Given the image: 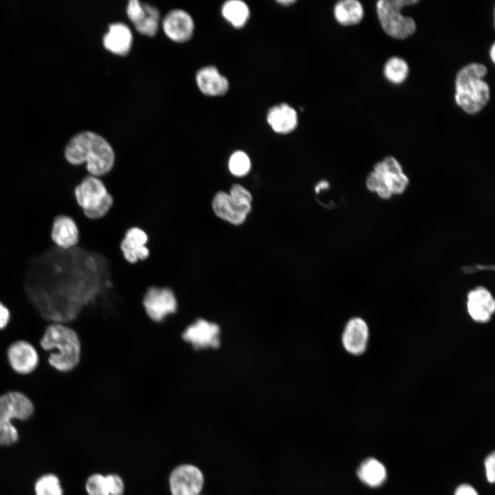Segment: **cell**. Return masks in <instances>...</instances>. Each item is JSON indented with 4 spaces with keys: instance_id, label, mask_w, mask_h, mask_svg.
I'll list each match as a JSON object with an SVG mask.
<instances>
[{
    "instance_id": "cell-17",
    "label": "cell",
    "mask_w": 495,
    "mask_h": 495,
    "mask_svg": "<svg viewBox=\"0 0 495 495\" xmlns=\"http://www.w3.org/2000/svg\"><path fill=\"white\" fill-rule=\"evenodd\" d=\"M51 239L59 248L68 250L79 241V229L75 220L66 214L57 215L53 220Z\"/></svg>"
},
{
    "instance_id": "cell-26",
    "label": "cell",
    "mask_w": 495,
    "mask_h": 495,
    "mask_svg": "<svg viewBox=\"0 0 495 495\" xmlns=\"http://www.w3.org/2000/svg\"><path fill=\"white\" fill-rule=\"evenodd\" d=\"M36 495H63L58 478L52 474L40 477L35 484Z\"/></svg>"
},
{
    "instance_id": "cell-32",
    "label": "cell",
    "mask_w": 495,
    "mask_h": 495,
    "mask_svg": "<svg viewBox=\"0 0 495 495\" xmlns=\"http://www.w3.org/2000/svg\"><path fill=\"white\" fill-rule=\"evenodd\" d=\"M495 455L492 452L485 460V474L487 481L493 483L495 479Z\"/></svg>"
},
{
    "instance_id": "cell-14",
    "label": "cell",
    "mask_w": 495,
    "mask_h": 495,
    "mask_svg": "<svg viewBox=\"0 0 495 495\" xmlns=\"http://www.w3.org/2000/svg\"><path fill=\"white\" fill-rule=\"evenodd\" d=\"M466 308L468 315L475 322H488L495 312V300L486 287L477 286L467 294Z\"/></svg>"
},
{
    "instance_id": "cell-5",
    "label": "cell",
    "mask_w": 495,
    "mask_h": 495,
    "mask_svg": "<svg viewBox=\"0 0 495 495\" xmlns=\"http://www.w3.org/2000/svg\"><path fill=\"white\" fill-rule=\"evenodd\" d=\"M408 184V177L403 172L402 165L393 156H387L377 162L366 179L368 190L383 199L402 194Z\"/></svg>"
},
{
    "instance_id": "cell-24",
    "label": "cell",
    "mask_w": 495,
    "mask_h": 495,
    "mask_svg": "<svg viewBox=\"0 0 495 495\" xmlns=\"http://www.w3.org/2000/svg\"><path fill=\"white\" fill-rule=\"evenodd\" d=\"M408 63L400 57L393 56L384 65V76L389 82L393 84L402 83L408 77Z\"/></svg>"
},
{
    "instance_id": "cell-8",
    "label": "cell",
    "mask_w": 495,
    "mask_h": 495,
    "mask_svg": "<svg viewBox=\"0 0 495 495\" xmlns=\"http://www.w3.org/2000/svg\"><path fill=\"white\" fill-rule=\"evenodd\" d=\"M6 358L10 369L16 375L25 376L34 373L40 364L37 348L25 340H16L6 349Z\"/></svg>"
},
{
    "instance_id": "cell-21",
    "label": "cell",
    "mask_w": 495,
    "mask_h": 495,
    "mask_svg": "<svg viewBox=\"0 0 495 495\" xmlns=\"http://www.w3.org/2000/svg\"><path fill=\"white\" fill-rule=\"evenodd\" d=\"M364 8L357 0H342L334 6L333 14L340 24L349 26L361 22L364 17Z\"/></svg>"
},
{
    "instance_id": "cell-4",
    "label": "cell",
    "mask_w": 495,
    "mask_h": 495,
    "mask_svg": "<svg viewBox=\"0 0 495 495\" xmlns=\"http://www.w3.org/2000/svg\"><path fill=\"white\" fill-rule=\"evenodd\" d=\"M74 197L85 217L93 221L104 218L114 205V197L101 178L87 174L75 186Z\"/></svg>"
},
{
    "instance_id": "cell-3",
    "label": "cell",
    "mask_w": 495,
    "mask_h": 495,
    "mask_svg": "<svg viewBox=\"0 0 495 495\" xmlns=\"http://www.w3.org/2000/svg\"><path fill=\"white\" fill-rule=\"evenodd\" d=\"M487 69L483 64L472 63L463 67L455 78L454 100L468 114L481 111L488 103L490 89L484 80Z\"/></svg>"
},
{
    "instance_id": "cell-33",
    "label": "cell",
    "mask_w": 495,
    "mask_h": 495,
    "mask_svg": "<svg viewBox=\"0 0 495 495\" xmlns=\"http://www.w3.org/2000/svg\"><path fill=\"white\" fill-rule=\"evenodd\" d=\"M10 320V310L0 300V331H3L8 327Z\"/></svg>"
},
{
    "instance_id": "cell-9",
    "label": "cell",
    "mask_w": 495,
    "mask_h": 495,
    "mask_svg": "<svg viewBox=\"0 0 495 495\" xmlns=\"http://www.w3.org/2000/svg\"><path fill=\"white\" fill-rule=\"evenodd\" d=\"M142 304L148 318L155 322H160L167 316L175 314L178 307L174 292L168 287L148 288Z\"/></svg>"
},
{
    "instance_id": "cell-28",
    "label": "cell",
    "mask_w": 495,
    "mask_h": 495,
    "mask_svg": "<svg viewBox=\"0 0 495 495\" xmlns=\"http://www.w3.org/2000/svg\"><path fill=\"white\" fill-rule=\"evenodd\" d=\"M85 487L89 495H109L105 476L102 474H94L89 476Z\"/></svg>"
},
{
    "instance_id": "cell-16",
    "label": "cell",
    "mask_w": 495,
    "mask_h": 495,
    "mask_svg": "<svg viewBox=\"0 0 495 495\" xmlns=\"http://www.w3.org/2000/svg\"><path fill=\"white\" fill-rule=\"evenodd\" d=\"M368 340L369 328L366 322L360 317L351 318L342 334V344L345 351L353 355H360L366 351Z\"/></svg>"
},
{
    "instance_id": "cell-19",
    "label": "cell",
    "mask_w": 495,
    "mask_h": 495,
    "mask_svg": "<svg viewBox=\"0 0 495 495\" xmlns=\"http://www.w3.org/2000/svg\"><path fill=\"white\" fill-rule=\"evenodd\" d=\"M102 43L104 48L111 53L125 56L131 50L133 34L126 24L113 23L109 25L108 31L103 36Z\"/></svg>"
},
{
    "instance_id": "cell-20",
    "label": "cell",
    "mask_w": 495,
    "mask_h": 495,
    "mask_svg": "<svg viewBox=\"0 0 495 495\" xmlns=\"http://www.w3.org/2000/svg\"><path fill=\"white\" fill-rule=\"evenodd\" d=\"M266 120L272 130L280 134L293 131L298 125L297 112L286 103L271 107L267 111Z\"/></svg>"
},
{
    "instance_id": "cell-34",
    "label": "cell",
    "mask_w": 495,
    "mask_h": 495,
    "mask_svg": "<svg viewBox=\"0 0 495 495\" xmlns=\"http://www.w3.org/2000/svg\"><path fill=\"white\" fill-rule=\"evenodd\" d=\"M454 495H478V494L470 485L462 484L456 488Z\"/></svg>"
},
{
    "instance_id": "cell-27",
    "label": "cell",
    "mask_w": 495,
    "mask_h": 495,
    "mask_svg": "<svg viewBox=\"0 0 495 495\" xmlns=\"http://www.w3.org/2000/svg\"><path fill=\"white\" fill-rule=\"evenodd\" d=\"M250 166L248 155L241 151L233 153L229 159V170L235 176L241 177L245 175L249 172Z\"/></svg>"
},
{
    "instance_id": "cell-31",
    "label": "cell",
    "mask_w": 495,
    "mask_h": 495,
    "mask_svg": "<svg viewBox=\"0 0 495 495\" xmlns=\"http://www.w3.org/2000/svg\"><path fill=\"white\" fill-rule=\"evenodd\" d=\"M109 495H122L124 492V483L117 474H108L105 476Z\"/></svg>"
},
{
    "instance_id": "cell-23",
    "label": "cell",
    "mask_w": 495,
    "mask_h": 495,
    "mask_svg": "<svg viewBox=\"0 0 495 495\" xmlns=\"http://www.w3.org/2000/svg\"><path fill=\"white\" fill-rule=\"evenodd\" d=\"M223 17L234 28L243 27L250 16L248 5L239 0H230L225 2L221 7Z\"/></svg>"
},
{
    "instance_id": "cell-2",
    "label": "cell",
    "mask_w": 495,
    "mask_h": 495,
    "mask_svg": "<svg viewBox=\"0 0 495 495\" xmlns=\"http://www.w3.org/2000/svg\"><path fill=\"white\" fill-rule=\"evenodd\" d=\"M39 347L46 353L48 365L57 372L68 373L80 364L82 344L78 333L61 322L49 323L38 340Z\"/></svg>"
},
{
    "instance_id": "cell-30",
    "label": "cell",
    "mask_w": 495,
    "mask_h": 495,
    "mask_svg": "<svg viewBox=\"0 0 495 495\" xmlns=\"http://www.w3.org/2000/svg\"><path fill=\"white\" fill-rule=\"evenodd\" d=\"M228 194L239 203L249 205L252 204V197L250 192L239 184H233Z\"/></svg>"
},
{
    "instance_id": "cell-22",
    "label": "cell",
    "mask_w": 495,
    "mask_h": 495,
    "mask_svg": "<svg viewBox=\"0 0 495 495\" xmlns=\"http://www.w3.org/2000/svg\"><path fill=\"white\" fill-rule=\"evenodd\" d=\"M357 474L364 484L375 487L381 485L386 478L384 465L374 458L364 460L359 466Z\"/></svg>"
},
{
    "instance_id": "cell-37",
    "label": "cell",
    "mask_w": 495,
    "mask_h": 495,
    "mask_svg": "<svg viewBox=\"0 0 495 495\" xmlns=\"http://www.w3.org/2000/svg\"><path fill=\"white\" fill-rule=\"evenodd\" d=\"M277 2L279 4H281L282 6H290V5H292L293 3H294L296 2V1H294V0H281V1H278Z\"/></svg>"
},
{
    "instance_id": "cell-6",
    "label": "cell",
    "mask_w": 495,
    "mask_h": 495,
    "mask_svg": "<svg viewBox=\"0 0 495 495\" xmlns=\"http://www.w3.org/2000/svg\"><path fill=\"white\" fill-rule=\"evenodd\" d=\"M30 398L21 391L11 390L0 394V445L8 446L18 440V432L12 420H27L34 413Z\"/></svg>"
},
{
    "instance_id": "cell-1",
    "label": "cell",
    "mask_w": 495,
    "mask_h": 495,
    "mask_svg": "<svg viewBox=\"0 0 495 495\" xmlns=\"http://www.w3.org/2000/svg\"><path fill=\"white\" fill-rule=\"evenodd\" d=\"M64 157L72 166L85 164L88 174L99 178L109 175L116 165V153L110 143L91 131H80L69 139Z\"/></svg>"
},
{
    "instance_id": "cell-7",
    "label": "cell",
    "mask_w": 495,
    "mask_h": 495,
    "mask_svg": "<svg viewBox=\"0 0 495 495\" xmlns=\"http://www.w3.org/2000/svg\"><path fill=\"white\" fill-rule=\"evenodd\" d=\"M417 0H379L376 10L380 24L389 36L404 39L412 35L416 30L415 20L402 14V8L417 3Z\"/></svg>"
},
{
    "instance_id": "cell-18",
    "label": "cell",
    "mask_w": 495,
    "mask_h": 495,
    "mask_svg": "<svg viewBox=\"0 0 495 495\" xmlns=\"http://www.w3.org/2000/svg\"><path fill=\"white\" fill-rule=\"evenodd\" d=\"M197 85L201 92L209 96H221L229 89V82L217 68L208 65L199 69L195 76Z\"/></svg>"
},
{
    "instance_id": "cell-38",
    "label": "cell",
    "mask_w": 495,
    "mask_h": 495,
    "mask_svg": "<svg viewBox=\"0 0 495 495\" xmlns=\"http://www.w3.org/2000/svg\"><path fill=\"white\" fill-rule=\"evenodd\" d=\"M490 58H491V59H492V61L493 63H494V61H495V44H494V43H493L491 47H490Z\"/></svg>"
},
{
    "instance_id": "cell-15",
    "label": "cell",
    "mask_w": 495,
    "mask_h": 495,
    "mask_svg": "<svg viewBox=\"0 0 495 495\" xmlns=\"http://www.w3.org/2000/svg\"><path fill=\"white\" fill-rule=\"evenodd\" d=\"M211 205L217 217L234 225L243 223L251 210V205L241 204L223 191L214 195Z\"/></svg>"
},
{
    "instance_id": "cell-11",
    "label": "cell",
    "mask_w": 495,
    "mask_h": 495,
    "mask_svg": "<svg viewBox=\"0 0 495 495\" xmlns=\"http://www.w3.org/2000/svg\"><path fill=\"white\" fill-rule=\"evenodd\" d=\"M204 482L201 471L196 466L189 464L175 468L169 478L172 495H199Z\"/></svg>"
},
{
    "instance_id": "cell-36",
    "label": "cell",
    "mask_w": 495,
    "mask_h": 495,
    "mask_svg": "<svg viewBox=\"0 0 495 495\" xmlns=\"http://www.w3.org/2000/svg\"><path fill=\"white\" fill-rule=\"evenodd\" d=\"M329 186V184L327 181H321L316 186L315 190L316 192H319L321 189L328 188Z\"/></svg>"
},
{
    "instance_id": "cell-10",
    "label": "cell",
    "mask_w": 495,
    "mask_h": 495,
    "mask_svg": "<svg viewBox=\"0 0 495 495\" xmlns=\"http://www.w3.org/2000/svg\"><path fill=\"white\" fill-rule=\"evenodd\" d=\"M220 336L219 324L204 318L196 320L182 334V339L190 343L195 350L219 348Z\"/></svg>"
},
{
    "instance_id": "cell-29",
    "label": "cell",
    "mask_w": 495,
    "mask_h": 495,
    "mask_svg": "<svg viewBox=\"0 0 495 495\" xmlns=\"http://www.w3.org/2000/svg\"><path fill=\"white\" fill-rule=\"evenodd\" d=\"M126 14L133 25L139 23L145 16L144 4L138 0H130L126 6Z\"/></svg>"
},
{
    "instance_id": "cell-35",
    "label": "cell",
    "mask_w": 495,
    "mask_h": 495,
    "mask_svg": "<svg viewBox=\"0 0 495 495\" xmlns=\"http://www.w3.org/2000/svg\"><path fill=\"white\" fill-rule=\"evenodd\" d=\"M491 268L493 270L494 267L489 265L478 264L476 265L463 267V271L465 273H473L481 270H490Z\"/></svg>"
},
{
    "instance_id": "cell-13",
    "label": "cell",
    "mask_w": 495,
    "mask_h": 495,
    "mask_svg": "<svg viewBox=\"0 0 495 495\" xmlns=\"http://www.w3.org/2000/svg\"><path fill=\"white\" fill-rule=\"evenodd\" d=\"M162 26L166 36L179 43L188 41L192 38L195 29L191 15L182 9L170 10L164 16Z\"/></svg>"
},
{
    "instance_id": "cell-12",
    "label": "cell",
    "mask_w": 495,
    "mask_h": 495,
    "mask_svg": "<svg viewBox=\"0 0 495 495\" xmlns=\"http://www.w3.org/2000/svg\"><path fill=\"white\" fill-rule=\"evenodd\" d=\"M148 241V234L143 228L137 226L127 228L119 246L123 258L130 264L147 260L151 255L146 245Z\"/></svg>"
},
{
    "instance_id": "cell-25",
    "label": "cell",
    "mask_w": 495,
    "mask_h": 495,
    "mask_svg": "<svg viewBox=\"0 0 495 495\" xmlns=\"http://www.w3.org/2000/svg\"><path fill=\"white\" fill-rule=\"evenodd\" d=\"M145 16L139 23L134 25L135 30L140 34L153 36L156 34L160 18L158 9L147 3H144Z\"/></svg>"
}]
</instances>
